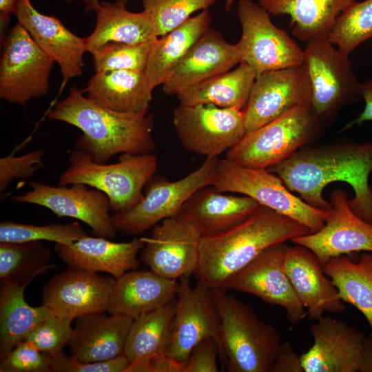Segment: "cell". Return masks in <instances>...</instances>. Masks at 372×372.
<instances>
[{"mask_svg": "<svg viewBox=\"0 0 372 372\" xmlns=\"http://www.w3.org/2000/svg\"><path fill=\"white\" fill-rule=\"evenodd\" d=\"M202 235L192 221L177 215L155 225L144 238L141 260L156 273L176 280L196 268Z\"/></svg>", "mask_w": 372, "mask_h": 372, "instance_id": "16", "label": "cell"}, {"mask_svg": "<svg viewBox=\"0 0 372 372\" xmlns=\"http://www.w3.org/2000/svg\"><path fill=\"white\" fill-rule=\"evenodd\" d=\"M173 124L184 148L206 158L227 152L247 133L243 110L214 104H180Z\"/></svg>", "mask_w": 372, "mask_h": 372, "instance_id": "12", "label": "cell"}, {"mask_svg": "<svg viewBox=\"0 0 372 372\" xmlns=\"http://www.w3.org/2000/svg\"><path fill=\"white\" fill-rule=\"evenodd\" d=\"M323 269L342 300L364 316L372 333V252L364 251L357 262L347 255L331 258Z\"/></svg>", "mask_w": 372, "mask_h": 372, "instance_id": "35", "label": "cell"}, {"mask_svg": "<svg viewBox=\"0 0 372 372\" xmlns=\"http://www.w3.org/2000/svg\"><path fill=\"white\" fill-rule=\"evenodd\" d=\"M44 149H39L21 156L10 154L0 158V192H4L17 178H26L44 166Z\"/></svg>", "mask_w": 372, "mask_h": 372, "instance_id": "43", "label": "cell"}, {"mask_svg": "<svg viewBox=\"0 0 372 372\" xmlns=\"http://www.w3.org/2000/svg\"><path fill=\"white\" fill-rule=\"evenodd\" d=\"M216 0H141L144 11L153 19L158 37L187 21L191 15L207 9Z\"/></svg>", "mask_w": 372, "mask_h": 372, "instance_id": "40", "label": "cell"}, {"mask_svg": "<svg viewBox=\"0 0 372 372\" xmlns=\"http://www.w3.org/2000/svg\"><path fill=\"white\" fill-rule=\"evenodd\" d=\"M50 250L41 241L0 242L1 283L23 285L54 265Z\"/></svg>", "mask_w": 372, "mask_h": 372, "instance_id": "36", "label": "cell"}, {"mask_svg": "<svg viewBox=\"0 0 372 372\" xmlns=\"http://www.w3.org/2000/svg\"><path fill=\"white\" fill-rule=\"evenodd\" d=\"M52 372H125L130 361L124 355L99 361L84 362L61 351L50 355Z\"/></svg>", "mask_w": 372, "mask_h": 372, "instance_id": "44", "label": "cell"}, {"mask_svg": "<svg viewBox=\"0 0 372 372\" xmlns=\"http://www.w3.org/2000/svg\"><path fill=\"white\" fill-rule=\"evenodd\" d=\"M355 0H259L269 14H287L299 40L327 39L337 18Z\"/></svg>", "mask_w": 372, "mask_h": 372, "instance_id": "30", "label": "cell"}, {"mask_svg": "<svg viewBox=\"0 0 372 372\" xmlns=\"http://www.w3.org/2000/svg\"><path fill=\"white\" fill-rule=\"evenodd\" d=\"M30 189L12 196L18 203L44 207L59 217H70L87 224L99 237L112 240L116 234L110 215L108 196L97 189L83 183L54 186L39 182L28 183Z\"/></svg>", "mask_w": 372, "mask_h": 372, "instance_id": "14", "label": "cell"}, {"mask_svg": "<svg viewBox=\"0 0 372 372\" xmlns=\"http://www.w3.org/2000/svg\"><path fill=\"white\" fill-rule=\"evenodd\" d=\"M235 0H225V10L228 12L231 10Z\"/></svg>", "mask_w": 372, "mask_h": 372, "instance_id": "51", "label": "cell"}, {"mask_svg": "<svg viewBox=\"0 0 372 372\" xmlns=\"http://www.w3.org/2000/svg\"><path fill=\"white\" fill-rule=\"evenodd\" d=\"M242 61L238 43L227 42L208 30L169 73L163 85L168 95L178 94L211 77L226 72Z\"/></svg>", "mask_w": 372, "mask_h": 372, "instance_id": "22", "label": "cell"}, {"mask_svg": "<svg viewBox=\"0 0 372 372\" xmlns=\"http://www.w3.org/2000/svg\"><path fill=\"white\" fill-rule=\"evenodd\" d=\"M51 356L28 340L18 342L0 362V372H52Z\"/></svg>", "mask_w": 372, "mask_h": 372, "instance_id": "42", "label": "cell"}, {"mask_svg": "<svg viewBox=\"0 0 372 372\" xmlns=\"http://www.w3.org/2000/svg\"><path fill=\"white\" fill-rule=\"evenodd\" d=\"M285 269L311 319L318 320L325 311L341 313L345 305L323 265L308 248L296 245L287 247Z\"/></svg>", "mask_w": 372, "mask_h": 372, "instance_id": "23", "label": "cell"}, {"mask_svg": "<svg viewBox=\"0 0 372 372\" xmlns=\"http://www.w3.org/2000/svg\"><path fill=\"white\" fill-rule=\"evenodd\" d=\"M310 332L313 344L301 355L304 372L359 371L366 340L361 331L323 316Z\"/></svg>", "mask_w": 372, "mask_h": 372, "instance_id": "20", "label": "cell"}, {"mask_svg": "<svg viewBox=\"0 0 372 372\" xmlns=\"http://www.w3.org/2000/svg\"><path fill=\"white\" fill-rule=\"evenodd\" d=\"M128 0L101 1L96 13L94 31L85 40L91 54L111 43L138 44L158 38L153 19L145 11L132 12L127 9Z\"/></svg>", "mask_w": 372, "mask_h": 372, "instance_id": "28", "label": "cell"}, {"mask_svg": "<svg viewBox=\"0 0 372 372\" xmlns=\"http://www.w3.org/2000/svg\"><path fill=\"white\" fill-rule=\"evenodd\" d=\"M271 372H304L301 355L289 342H282Z\"/></svg>", "mask_w": 372, "mask_h": 372, "instance_id": "46", "label": "cell"}, {"mask_svg": "<svg viewBox=\"0 0 372 372\" xmlns=\"http://www.w3.org/2000/svg\"><path fill=\"white\" fill-rule=\"evenodd\" d=\"M359 371L372 372V333L366 338Z\"/></svg>", "mask_w": 372, "mask_h": 372, "instance_id": "49", "label": "cell"}, {"mask_svg": "<svg viewBox=\"0 0 372 372\" xmlns=\"http://www.w3.org/2000/svg\"><path fill=\"white\" fill-rule=\"evenodd\" d=\"M372 38V0L355 2L337 18L328 40L349 56L362 43Z\"/></svg>", "mask_w": 372, "mask_h": 372, "instance_id": "37", "label": "cell"}, {"mask_svg": "<svg viewBox=\"0 0 372 372\" xmlns=\"http://www.w3.org/2000/svg\"><path fill=\"white\" fill-rule=\"evenodd\" d=\"M309 233L299 222L259 205L240 224L201 237L194 274L210 289L223 290L234 274L267 249Z\"/></svg>", "mask_w": 372, "mask_h": 372, "instance_id": "2", "label": "cell"}, {"mask_svg": "<svg viewBox=\"0 0 372 372\" xmlns=\"http://www.w3.org/2000/svg\"><path fill=\"white\" fill-rule=\"evenodd\" d=\"M211 22V14L206 9L154 40L145 69L154 88L164 83L191 48L209 29Z\"/></svg>", "mask_w": 372, "mask_h": 372, "instance_id": "32", "label": "cell"}, {"mask_svg": "<svg viewBox=\"0 0 372 372\" xmlns=\"http://www.w3.org/2000/svg\"><path fill=\"white\" fill-rule=\"evenodd\" d=\"M254 70L241 61L233 70L218 74L178 94L180 104H214L243 110L256 78Z\"/></svg>", "mask_w": 372, "mask_h": 372, "instance_id": "33", "label": "cell"}, {"mask_svg": "<svg viewBox=\"0 0 372 372\" xmlns=\"http://www.w3.org/2000/svg\"><path fill=\"white\" fill-rule=\"evenodd\" d=\"M371 46H372V42H371Z\"/></svg>", "mask_w": 372, "mask_h": 372, "instance_id": "52", "label": "cell"}, {"mask_svg": "<svg viewBox=\"0 0 372 372\" xmlns=\"http://www.w3.org/2000/svg\"><path fill=\"white\" fill-rule=\"evenodd\" d=\"M276 174L291 191L307 203L329 211L332 207L322 195L334 181L348 183L354 197L349 199L351 210L372 224V141L344 142L322 147H302L286 160L267 169Z\"/></svg>", "mask_w": 372, "mask_h": 372, "instance_id": "1", "label": "cell"}, {"mask_svg": "<svg viewBox=\"0 0 372 372\" xmlns=\"http://www.w3.org/2000/svg\"><path fill=\"white\" fill-rule=\"evenodd\" d=\"M28 285L1 283L0 361L41 322L54 313L44 304L32 307L28 304L24 297Z\"/></svg>", "mask_w": 372, "mask_h": 372, "instance_id": "34", "label": "cell"}, {"mask_svg": "<svg viewBox=\"0 0 372 372\" xmlns=\"http://www.w3.org/2000/svg\"><path fill=\"white\" fill-rule=\"evenodd\" d=\"M238 14L242 35L237 43L242 61L249 64L257 75L302 64L304 50L273 23L270 14L259 3L240 0Z\"/></svg>", "mask_w": 372, "mask_h": 372, "instance_id": "13", "label": "cell"}, {"mask_svg": "<svg viewBox=\"0 0 372 372\" xmlns=\"http://www.w3.org/2000/svg\"><path fill=\"white\" fill-rule=\"evenodd\" d=\"M68 162L59 185L83 183L104 192L114 214L127 211L141 200L145 185L158 169V158L152 153L122 154L117 163L106 164L95 162L87 152L75 147Z\"/></svg>", "mask_w": 372, "mask_h": 372, "instance_id": "5", "label": "cell"}, {"mask_svg": "<svg viewBox=\"0 0 372 372\" xmlns=\"http://www.w3.org/2000/svg\"><path fill=\"white\" fill-rule=\"evenodd\" d=\"M322 122L309 103L298 105L246 133L227 152L226 158L245 167L267 169L312 141L319 134Z\"/></svg>", "mask_w": 372, "mask_h": 372, "instance_id": "6", "label": "cell"}, {"mask_svg": "<svg viewBox=\"0 0 372 372\" xmlns=\"http://www.w3.org/2000/svg\"><path fill=\"white\" fill-rule=\"evenodd\" d=\"M47 117L80 129L83 134L75 147L87 152L99 163H105L118 154L152 153L156 147L152 114L107 109L85 96L76 87L47 112Z\"/></svg>", "mask_w": 372, "mask_h": 372, "instance_id": "3", "label": "cell"}, {"mask_svg": "<svg viewBox=\"0 0 372 372\" xmlns=\"http://www.w3.org/2000/svg\"><path fill=\"white\" fill-rule=\"evenodd\" d=\"M179 280L175 313L165 354L185 366L194 348L202 340L212 338L218 345L223 369H225L227 360L220 321L212 290L199 280L192 287L189 277Z\"/></svg>", "mask_w": 372, "mask_h": 372, "instance_id": "10", "label": "cell"}, {"mask_svg": "<svg viewBox=\"0 0 372 372\" xmlns=\"http://www.w3.org/2000/svg\"><path fill=\"white\" fill-rule=\"evenodd\" d=\"M105 312L77 318L68 346L70 355L84 362H99L123 354L134 318Z\"/></svg>", "mask_w": 372, "mask_h": 372, "instance_id": "25", "label": "cell"}, {"mask_svg": "<svg viewBox=\"0 0 372 372\" xmlns=\"http://www.w3.org/2000/svg\"><path fill=\"white\" fill-rule=\"evenodd\" d=\"M211 185L223 193L249 196L260 205L304 225L311 233L324 226L329 214L293 195L282 180L268 169L245 167L226 158L218 161Z\"/></svg>", "mask_w": 372, "mask_h": 372, "instance_id": "7", "label": "cell"}, {"mask_svg": "<svg viewBox=\"0 0 372 372\" xmlns=\"http://www.w3.org/2000/svg\"><path fill=\"white\" fill-rule=\"evenodd\" d=\"M59 1L63 3H72L74 1H79L85 6V10L87 12H95L100 6L101 1L99 0H54Z\"/></svg>", "mask_w": 372, "mask_h": 372, "instance_id": "50", "label": "cell"}, {"mask_svg": "<svg viewBox=\"0 0 372 372\" xmlns=\"http://www.w3.org/2000/svg\"><path fill=\"white\" fill-rule=\"evenodd\" d=\"M144 245L143 238L116 242L87 235L70 245L55 243L54 250L70 269L104 272L118 279L139 267L137 254Z\"/></svg>", "mask_w": 372, "mask_h": 372, "instance_id": "24", "label": "cell"}, {"mask_svg": "<svg viewBox=\"0 0 372 372\" xmlns=\"http://www.w3.org/2000/svg\"><path fill=\"white\" fill-rule=\"evenodd\" d=\"M20 0H0L1 34H4L11 14L16 15Z\"/></svg>", "mask_w": 372, "mask_h": 372, "instance_id": "48", "label": "cell"}, {"mask_svg": "<svg viewBox=\"0 0 372 372\" xmlns=\"http://www.w3.org/2000/svg\"><path fill=\"white\" fill-rule=\"evenodd\" d=\"M176 280L152 270H132L116 279L107 312L134 319L168 304L176 296Z\"/></svg>", "mask_w": 372, "mask_h": 372, "instance_id": "26", "label": "cell"}, {"mask_svg": "<svg viewBox=\"0 0 372 372\" xmlns=\"http://www.w3.org/2000/svg\"><path fill=\"white\" fill-rule=\"evenodd\" d=\"M176 305L175 299L134 320L124 346L130 361L125 372H141L149 360L165 354Z\"/></svg>", "mask_w": 372, "mask_h": 372, "instance_id": "31", "label": "cell"}, {"mask_svg": "<svg viewBox=\"0 0 372 372\" xmlns=\"http://www.w3.org/2000/svg\"><path fill=\"white\" fill-rule=\"evenodd\" d=\"M116 279L96 272L68 268L54 274L42 288V304L74 320L108 310Z\"/></svg>", "mask_w": 372, "mask_h": 372, "instance_id": "19", "label": "cell"}, {"mask_svg": "<svg viewBox=\"0 0 372 372\" xmlns=\"http://www.w3.org/2000/svg\"><path fill=\"white\" fill-rule=\"evenodd\" d=\"M16 17L42 51L59 64L64 82L82 74L85 38L72 33L59 18L38 11L30 0H20Z\"/></svg>", "mask_w": 372, "mask_h": 372, "instance_id": "21", "label": "cell"}, {"mask_svg": "<svg viewBox=\"0 0 372 372\" xmlns=\"http://www.w3.org/2000/svg\"><path fill=\"white\" fill-rule=\"evenodd\" d=\"M212 295L220 321L225 369L229 372H271L282 343L277 329L226 291L213 289Z\"/></svg>", "mask_w": 372, "mask_h": 372, "instance_id": "4", "label": "cell"}, {"mask_svg": "<svg viewBox=\"0 0 372 372\" xmlns=\"http://www.w3.org/2000/svg\"><path fill=\"white\" fill-rule=\"evenodd\" d=\"M72 320L54 313L41 322L25 340L41 352L54 355L68 346L73 330Z\"/></svg>", "mask_w": 372, "mask_h": 372, "instance_id": "41", "label": "cell"}, {"mask_svg": "<svg viewBox=\"0 0 372 372\" xmlns=\"http://www.w3.org/2000/svg\"><path fill=\"white\" fill-rule=\"evenodd\" d=\"M287 247L284 242L265 250L234 274L223 291L250 293L267 304L280 306L285 310L289 322L295 324L307 313L285 269Z\"/></svg>", "mask_w": 372, "mask_h": 372, "instance_id": "15", "label": "cell"}, {"mask_svg": "<svg viewBox=\"0 0 372 372\" xmlns=\"http://www.w3.org/2000/svg\"><path fill=\"white\" fill-rule=\"evenodd\" d=\"M218 347L212 338L200 342L192 350L183 372H218Z\"/></svg>", "mask_w": 372, "mask_h": 372, "instance_id": "45", "label": "cell"}, {"mask_svg": "<svg viewBox=\"0 0 372 372\" xmlns=\"http://www.w3.org/2000/svg\"><path fill=\"white\" fill-rule=\"evenodd\" d=\"M259 205L249 196L225 194L209 185L196 191L178 215L192 221L203 236L220 233L240 224Z\"/></svg>", "mask_w": 372, "mask_h": 372, "instance_id": "27", "label": "cell"}, {"mask_svg": "<svg viewBox=\"0 0 372 372\" xmlns=\"http://www.w3.org/2000/svg\"><path fill=\"white\" fill-rule=\"evenodd\" d=\"M310 96L309 83L302 65L257 75L243 110L247 133L298 105L310 104Z\"/></svg>", "mask_w": 372, "mask_h": 372, "instance_id": "17", "label": "cell"}, {"mask_svg": "<svg viewBox=\"0 0 372 372\" xmlns=\"http://www.w3.org/2000/svg\"><path fill=\"white\" fill-rule=\"evenodd\" d=\"M361 94L362 98L365 101L363 112L357 118L347 124L342 131L347 130L355 125H360L365 121H372V75L362 83Z\"/></svg>", "mask_w": 372, "mask_h": 372, "instance_id": "47", "label": "cell"}, {"mask_svg": "<svg viewBox=\"0 0 372 372\" xmlns=\"http://www.w3.org/2000/svg\"><path fill=\"white\" fill-rule=\"evenodd\" d=\"M87 236L77 222L44 225L19 223L10 220L0 223V242H23L47 240L70 245Z\"/></svg>", "mask_w": 372, "mask_h": 372, "instance_id": "38", "label": "cell"}, {"mask_svg": "<svg viewBox=\"0 0 372 372\" xmlns=\"http://www.w3.org/2000/svg\"><path fill=\"white\" fill-rule=\"evenodd\" d=\"M218 161V157H207L197 169L174 181L154 175L145 185L144 196L137 205L112 216L116 231L136 235L177 216L196 191L212 185Z\"/></svg>", "mask_w": 372, "mask_h": 372, "instance_id": "9", "label": "cell"}, {"mask_svg": "<svg viewBox=\"0 0 372 372\" xmlns=\"http://www.w3.org/2000/svg\"><path fill=\"white\" fill-rule=\"evenodd\" d=\"M153 90L145 70H114L96 72L82 92L107 109L141 114L148 112Z\"/></svg>", "mask_w": 372, "mask_h": 372, "instance_id": "29", "label": "cell"}, {"mask_svg": "<svg viewBox=\"0 0 372 372\" xmlns=\"http://www.w3.org/2000/svg\"><path fill=\"white\" fill-rule=\"evenodd\" d=\"M328 39L311 40L304 49L302 65L310 86V105L322 121L362 98V83L349 55Z\"/></svg>", "mask_w": 372, "mask_h": 372, "instance_id": "8", "label": "cell"}, {"mask_svg": "<svg viewBox=\"0 0 372 372\" xmlns=\"http://www.w3.org/2000/svg\"><path fill=\"white\" fill-rule=\"evenodd\" d=\"M154 41L138 44L111 43L104 45L92 54L95 72L145 70Z\"/></svg>", "mask_w": 372, "mask_h": 372, "instance_id": "39", "label": "cell"}, {"mask_svg": "<svg viewBox=\"0 0 372 372\" xmlns=\"http://www.w3.org/2000/svg\"><path fill=\"white\" fill-rule=\"evenodd\" d=\"M54 62L17 23L3 40L0 60V98L25 105L46 95Z\"/></svg>", "mask_w": 372, "mask_h": 372, "instance_id": "11", "label": "cell"}, {"mask_svg": "<svg viewBox=\"0 0 372 372\" xmlns=\"http://www.w3.org/2000/svg\"><path fill=\"white\" fill-rule=\"evenodd\" d=\"M331 209L318 231L293 238L324 266L331 258L357 251L372 252V224L358 217L350 208L347 194L335 189L330 194Z\"/></svg>", "mask_w": 372, "mask_h": 372, "instance_id": "18", "label": "cell"}]
</instances>
